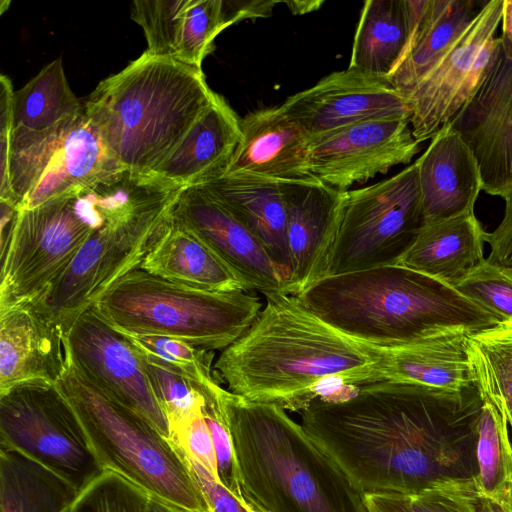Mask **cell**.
I'll return each mask as SVG.
<instances>
[{"mask_svg":"<svg viewBox=\"0 0 512 512\" xmlns=\"http://www.w3.org/2000/svg\"><path fill=\"white\" fill-rule=\"evenodd\" d=\"M502 6L488 1L406 96L418 142L431 139L478 92L500 48Z\"/></svg>","mask_w":512,"mask_h":512,"instance_id":"obj_13","label":"cell"},{"mask_svg":"<svg viewBox=\"0 0 512 512\" xmlns=\"http://www.w3.org/2000/svg\"><path fill=\"white\" fill-rule=\"evenodd\" d=\"M172 441L187 459L199 463L219 482L214 445L203 411L192 418Z\"/></svg>","mask_w":512,"mask_h":512,"instance_id":"obj_41","label":"cell"},{"mask_svg":"<svg viewBox=\"0 0 512 512\" xmlns=\"http://www.w3.org/2000/svg\"><path fill=\"white\" fill-rule=\"evenodd\" d=\"M209 512H213V511L211 510V511H209Z\"/></svg>","mask_w":512,"mask_h":512,"instance_id":"obj_52","label":"cell"},{"mask_svg":"<svg viewBox=\"0 0 512 512\" xmlns=\"http://www.w3.org/2000/svg\"><path fill=\"white\" fill-rule=\"evenodd\" d=\"M481 404L476 388L450 394L383 380L315 400L301 425L364 494L412 496L438 479L475 474L466 444H475Z\"/></svg>","mask_w":512,"mask_h":512,"instance_id":"obj_1","label":"cell"},{"mask_svg":"<svg viewBox=\"0 0 512 512\" xmlns=\"http://www.w3.org/2000/svg\"><path fill=\"white\" fill-rule=\"evenodd\" d=\"M466 330H450L413 343L376 347L378 380L460 394L475 389Z\"/></svg>","mask_w":512,"mask_h":512,"instance_id":"obj_25","label":"cell"},{"mask_svg":"<svg viewBox=\"0 0 512 512\" xmlns=\"http://www.w3.org/2000/svg\"><path fill=\"white\" fill-rule=\"evenodd\" d=\"M264 296L252 325L214 363L229 392L302 412L315 400L339 399L348 386L379 381L375 346L330 327L294 295Z\"/></svg>","mask_w":512,"mask_h":512,"instance_id":"obj_2","label":"cell"},{"mask_svg":"<svg viewBox=\"0 0 512 512\" xmlns=\"http://www.w3.org/2000/svg\"><path fill=\"white\" fill-rule=\"evenodd\" d=\"M296 297L343 335L382 348L501 322L454 287L401 265L328 275Z\"/></svg>","mask_w":512,"mask_h":512,"instance_id":"obj_3","label":"cell"},{"mask_svg":"<svg viewBox=\"0 0 512 512\" xmlns=\"http://www.w3.org/2000/svg\"><path fill=\"white\" fill-rule=\"evenodd\" d=\"M290 276L284 293L297 296L326 276L346 192L316 178L281 182Z\"/></svg>","mask_w":512,"mask_h":512,"instance_id":"obj_18","label":"cell"},{"mask_svg":"<svg viewBox=\"0 0 512 512\" xmlns=\"http://www.w3.org/2000/svg\"><path fill=\"white\" fill-rule=\"evenodd\" d=\"M64 346L66 355L91 382L170 439L168 422L155 398L141 355L95 307L73 323Z\"/></svg>","mask_w":512,"mask_h":512,"instance_id":"obj_14","label":"cell"},{"mask_svg":"<svg viewBox=\"0 0 512 512\" xmlns=\"http://www.w3.org/2000/svg\"><path fill=\"white\" fill-rule=\"evenodd\" d=\"M148 512H186L165 504L163 502L157 501L155 499H151L148 507Z\"/></svg>","mask_w":512,"mask_h":512,"instance_id":"obj_49","label":"cell"},{"mask_svg":"<svg viewBox=\"0 0 512 512\" xmlns=\"http://www.w3.org/2000/svg\"><path fill=\"white\" fill-rule=\"evenodd\" d=\"M65 336L36 301L0 309V395L55 385L66 368Z\"/></svg>","mask_w":512,"mask_h":512,"instance_id":"obj_20","label":"cell"},{"mask_svg":"<svg viewBox=\"0 0 512 512\" xmlns=\"http://www.w3.org/2000/svg\"><path fill=\"white\" fill-rule=\"evenodd\" d=\"M289 8V10L295 14H306L315 11L320 8L324 3L320 0H301V1H285L283 2Z\"/></svg>","mask_w":512,"mask_h":512,"instance_id":"obj_48","label":"cell"},{"mask_svg":"<svg viewBox=\"0 0 512 512\" xmlns=\"http://www.w3.org/2000/svg\"><path fill=\"white\" fill-rule=\"evenodd\" d=\"M408 37L404 0H367L355 31L349 68L386 78Z\"/></svg>","mask_w":512,"mask_h":512,"instance_id":"obj_31","label":"cell"},{"mask_svg":"<svg viewBox=\"0 0 512 512\" xmlns=\"http://www.w3.org/2000/svg\"><path fill=\"white\" fill-rule=\"evenodd\" d=\"M488 0H404L408 37L387 81L406 96Z\"/></svg>","mask_w":512,"mask_h":512,"instance_id":"obj_24","label":"cell"},{"mask_svg":"<svg viewBox=\"0 0 512 512\" xmlns=\"http://www.w3.org/2000/svg\"><path fill=\"white\" fill-rule=\"evenodd\" d=\"M94 307L116 329L223 351L249 329L263 303L250 291L198 289L139 268L119 280Z\"/></svg>","mask_w":512,"mask_h":512,"instance_id":"obj_8","label":"cell"},{"mask_svg":"<svg viewBox=\"0 0 512 512\" xmlns=\"http://www.w3.org/2000/svg\"><path fill=\"white\" fill-rule=\"evenodd\" d=\"M130 17L142 27L148 53L199 68L233 25L225 0H135Z\"/></svg>","mask_w":512,"mask_h":512,"instance_id":"obj_21","label":"cell"},{"mask_svg":"<svg viewBox=\"0 0 512 512\" xmlns=\"http://www.w3.org/2000/svg\"><path fill=\"white\" fill-rule=\"evenodd\" d=\"M454 288L500 321L512 319V271L486 258Z\"/></svg>","mask_w":512,"mask_h":512,"instance_id":"obj_39","label":"cell"},{"mask_svg":"<svg viewBox=\"0 0 512 512\" xmlns=\"http://www.w3.org/2000/svg\"><path fill=\"white\" fill-rule=\"evenodd\" d=\"M222 405L243 499L264 512H369L365 494L284 409L227 389Z\"/></svg>","mask_w":512,"mask_h":512,"instance_id":"obj_4","label":"cell"},{"mask_svg":"<svg viewBox=\"0 0 512 512\" xmlns=\"http://www.w3.org/2000/svg\"><path fill=\"white\" fill-rule=\"evenodd\" d=\"M484 82L450 122L473 153L482 191L512 198V46L501 38Z\"/></svg>","mask_w":512,"mask_h":512,"instance_id":"obj_16","label":"cell"},{"mask_svg":"<svg viewBox=\"0 0 512 512\" xmlns=\"http://www.w3.org/2000/svg\"><path fill=\"white\" fill-rule=\"evenodd\" d=\"M477 512H502L494 504L485 498L480 497L477 505Z\"/></svg>","mask_w":512,"mask_h":512,"instance_id":"obj_50","label":"cell"},{"mask_svg":"<svg viewBox=\"0 0 512 512\" xmlns=\"http://www.w3.org/2000/svg\"><path fill=\"white\" fill-rule=\"evenodd\" d=\"M501 22L502 34L500 38L512 46V0H503Z\"/></svg>","mask_w":512,"mask_h":512,"instance_id":"obj_47","label":"cell"},{"mask_svg":"<svg viewBox=\"0 0 512 512\" xmlns=\"http://www.w3.org/2000/svg\"><path fill=\"white\" fill-rule=\"evenodd\" d=\"M84 103L72 92L61 58L55 59L13 95V129L46 131L79 116Z\"/></svg>","mask_w":512,"mask_h":512,"instance_id":"obj_33","label":"cell"},{"mask_svg":"<svg viewBox=\"0 0 512 512\" xmlns=\"http://www.w3.org/2000/svg\"><path fill=\"white\" fill-rule=\"evenodd\" d=\"M78 493L39 462L0 446V512H69Z\"/></svg>","mask_w":512,"mask_h":512,"instance_id":"obj_30","label":"cell"},{"mask_svg":"<svg viewBox=\"0 0 512 512\" xmlns=\"http://www.w3.org/2000/svg\"><path fill=\"white\" fill-rule=\"evenodd\" d=\"M415 163L425 223L474 212L475 202L482 191L479 166L450 123L431 138L429 146Z\"/></svg>","mask_w":512,"mask_h":512,"instance_id":"obj_23","label":"cell"},{"mask_svg":"<svg viewBox=\"0 0 512 512\" xmlns=\"http://www.w3.org/2000/svg\"><path fill=\"white\" fill-rule=\"evenodd\" d=\"M474 480L480 497L512 512V441L498 409L482 401L475 426Z\"/></svg>","mask_w":512,"mask_h":512,"instance_id":"obj_32","label":"cell"},{"mask_svg":"<svg viewBox=\"0 0 512 512\" xmlns=\"http://www.w3.org/2000/svg\"><path fill=\"white\" fill-rule=\"evenodd\" d=\"M424 223L415 162L390 178L348 190L326 276L397 265Z\"/></svg>","mask_w":512,"mask_h":512,"instance_id":"obj_11","label":"cell"},{"mask_svg":"<svg viewBox=\"0 0 512 512\" xmlns=\"http://www.w3.org/2000/svg\"><path fill=\"white\" fill-rule=\"evenodd\" d=\"M140 269L174 283L208 291H252L209 246L174 220L146 255Z\"/></svg>","mask_w":512,"mask_h":512,"instance_id":"obj_29","label":"cell"},{"mask_svg":"<svg viewBox=\"0 0 512 512\" xmlns=\"http://www.w3.org/2000/svg\"><path fill=\"white\" fill-rule=\"evenodd\" d=\"M143 362L155 398L168 422L172 440L192 418L202 413L203 394L200 386L186 377L153 362L144 359Z\"/></svg>","mask_w":512,"mask_h":512,"instance_id":"obj_36","label":"cell"},{"mask_svg":"<svg viewBox=\"0 0 512 512\" xmlns=\"http://www.w3.org/2000/svg\"><path fill=\"white\" fill-rule=\"evenodd\" d=\"M281 106L309 141L362 121L411 116L407 100L386 78L349 67L289 96Z\"/></svg>","mask_w":512,"mask_h":512,"instance_id":"obj_17","label":"cell"},{"mask_svg":"<svg viewBox=\"0 0 512 512\" xmlns=\"http://www.w3.org/2000/svg\"><path fill=\"white\" fill-rule=\"evenodd\" d=\"M151 499L121 475L103 470L79 491L69 512H148Z\"/></svg>","mask_w":512,"mask_h":512,"instance_id":"obj_37","label":"cell"},{"mask_svg":"<svg viewBox=\"0 0 512 512\" xmlns=\"http://www.w3.org/2000/svg\"><path fill=\"white\" fill-rule=\"evenodd\" d=\"M466 349L481 400L498 409L512 433V319L468 334Z\"/></svg>","mask_w":512,"mask_h":512,"instance_id":"obj_34","label":"cell"},{"mask_svg":"<svg viewBox=\"0 0 512 512\" xmlns=\"http://www.w3.org/2000/svg\"><path fill=\"white\" fill-rule=\"evenodd\" d=\"M116 330L134 346L144 360L176 372L200 387L215 379L212 370L214 352L211 350L171 337Z\"/></svg>","mask_w":512,"mask_h":512,"instance_id":"obj_35","label":"cell"},{"mask_svg":"<svg viewBox=\"0 0 512 512\" xmlns=\"http://www.w3.org/2000/svg\"><path fill=\"white\" fill-rule=\"evenodd\" d=\"M278 3L281 2L270 0H226L228 12L234 24L245 19L269 17L272 14L274 6H276Z\"/></svg>","mask_w":512,"mask_h":512,"instance_id":"obj_45","label":"cell"},{"mask_svg":"<svg viewBox=\"0 0 512 512\" xmlns=\"http://www.w3.org/2000/svg\"><path fill=\"white\" fill-rule=\"evenodd\" d=\"M179 186L156 174L117 172L104 216L63 274L36 301L66 337L73 323L139 269L173 220Z\"/></svg>","mask_w":512,"mask_h":512,"instance_id":"obj_6","label":"cell"},{"mask_svg":"<svg viewBox=\"0 0 512 512\" xmlns=\"http://www.w3.org/2000/svg\"><path fill=\"white\" fill-rule=\"evenodd\" d=\"M199 186L259 239L278 267L285 288L290 276V258L281 182L245 173H226Z\"/></svg>","mask_w":512,"mask_h":512,"instance_id":"obj_27","label":"cell"},{"mask_svg":"<svg viewBox=\"0 0 512 512\" xmlns=\"http://www.w3.org/2000/svg\"><path fill=\"white\" fill-rule=\"evenodd\" d=\"M365 501L369 512H410L402 495L365 493Z\"/></svg>","mask_w":512,"mask_h":512,"instance_id":"obj_46","label":"cell"},{"mask_svg":"<svg viewBox=\"0 0 512 512\" xmlns=\"http://www.w3.org/2000/svg\"><path fill=\"white\" fill-rule=\"evenodd\" d=\"M214 96L202 68L145 51L102 80L84 111L122 169L153 174Z\"/></svg>","mask_w":512,"mask_h":512,"instance_id":"obj_5","label":"cell"},{"mask_svg":"<svg viewBox=\"0 0 512 512\" xmlns=\"http://www.w3.org/2000/svg\"><path fill=\"white\" fill-rule=\"evenodd\" d=\"M490 254L486 260L512 271V198L505 200L502 220L492 231L486 233Z\"/></svg>","mask_w":512,"mask_h":512,"instance_id":"obj_44","label":"cell"},{"mask_svg":"<svg viewBox=\"0 0 512 512\" xmlns=\"http://www.w3.org/2000/svg\"><path fill=\"white\" fill-rule=\"evenodd\" d=\"M56 385L102 470L121 475L152 499L180 510L211 511L189 461L173 441L91 382L67 355Z\"/></svg>","mask_w":512,"mask_h":512,"instance_id":"obj_7","label":"cell"},{"mask_svg":"<svg viewBox=\"0 0 512 512\" xmlns=\"http://www.w3.org/2000/svg\"><path fill=\"white\" fill-rule=\"evenodd\" d=\"M0 446L39 462L79 491L103 471L56 384H26L0 395Z\"/></svg>","mask_w":512,"mask_h":512,"instance_id":"obj_12","label":"cell"},{"mask_svg":"<svg viewBox=\"0 0 512 512\" xmlns=\"http://www.w3.org/2000/svg\"><path fill=\"white\" fill-rule=\"evenodd\" d=\"M122 169L85 111L41 132L13 129L7 190L0 200L35 208Z\"/></svg>","mask_w":512,"mask_h":512,"instance_id":"obj_10","label":"cell"},{"mask_svg":"<svg viewBox=\"0 0 512 512\" xmlns=\"http://www.w3.org/2000/svg\"><path fill=\"white\" fill-rule=\"evenodd\" d=\"M240 126L241 140L226 173L280 182L314 178L309 138L281 105L248 113Z\"/></svg>","mask_w":512,"mask_h":512,"instance_id":"obj_22","label":"cell"},{"mask_svg":"<svg viewBox=\"0 0 512 512\" xmlns=\"http://www.w3.org/2000/svg\"><path fill=\"white\" fill-rule=\"evenodd\" d=\"M198 485L213 512H249L231 492L219 483L203 466L188 459Z\"/></svg>","mask_w":512,"mask_h":512,"instance_id":"obj_43","label":"cell"},{"mask_svg":"<svg viewBox=\"0 0 512 512\" xmlns=\"http://www.w3.org/2000/svg\"><path fill=\"white\" fill-rule=\"evenodd\" d=\"M112 175L16 211L1 240L0 309L37 299L63 274L103 220Z\"/></svg>","mask_w":512,"mask_h":512,"instance_id":"obj_9","label":"cell"},{"mask_svg":"<svg viewBox=\"0 0 512 512\" xmlns=\"http://www.w3.org/2000/svg\"><path fill=\"white\" fill-rule=\"evenodd\" d=\"M241 119L219 94L154 171L179 186L203 185L226 174L241 140Z\"/></svg>","mask_w":512,"mask_h":512,"instance_id":"obj_26","label":"cell"},{"mask_svg":"<svg viewBox=\"0 0 512 512\" xmlns=\"http://www.w3.org/2000/svg\"><path fill=\"white\" fill-rule=\"evenodd\" d=\"M404 497L410 512H477L480 499L474 475L438 479Z\"/></svg>","mask_w":512,"mask_h":512,"instance_id":"obj_40","label":"cell"},{"mask_svg":"<svg viewBox=\"0 0 512 512\" xmlns=\"http://www.w3.org/2000/svg\"><path fill=\"white\" fill-rule=\"evenodd\" d=\"M14 88L10 78L0 76V196L7 190L8 165L13 123Z\"/></svg>","mask_w":512,"mask_h":512,"instance_id":"obj_42","label":"cell"},{"mask_svg":"<svg viewBox=\"0 0 512 512\" xmlns=\"http://www.w3.org/2000/svg\"><path fill=\"white\" fill-rule=\"evenodd\" d=\"M419 144L407 118L358 122L310 141L311 174L334 189L348 191L410 163L420 151Z\"/></svg>","mask_w":512,"mask_h":512,"instance_id":"obj_15","label":"cell"},{"mask_svg":"<svg viewBox=\"0 0 512 512\" xmlns=\"http://www.w3.org/2000/svg\"><path fill=\"white\" fill-rule=\"evenodd\" d=\"M173 220L209 246L251 290L284 292V280L259 239L202 186L184 187Z\"/></svg>","mask_w":512,"mask_h":512,"instance_id":"obj_19","label":"cell"},{"mask_svg":"<svg viewBox=\"0 0 512 512\" xmlns=\"http://www.w3.org/2000/svg\"><path fill=\"white\" fill-rule=\"evenodd\" d=\"M486 233L474 212L425 223L397 265L454 287L485 259Z\"/></svg>","mask_w":512,"mask_h":512,"instance_id":"obj_28","label":"cell"},{"mask_svg":"<svg viewBox=\"0 0 512 512\" xmlns=\"http://www.w3.org/2000/svg\"><path fill=\"white\" fill-rule=\"evenodd\" d=\"M200 389L204 397L202 411L214 445L219 483L241 501L243 497L238 480L235 453L222 405L224 388L215 378Z\"/></svg>","mask_w":512,"mask_h":512,"instance_id":"obj_38","label":"cell"},{"mask_svg":"<svg viewBox=\"0 0 512 512\" xmlns=\"http://www.w3.org/2000/svg\"><path fill=\"white\" fill-rule=\"evenodd\" d=\"M240 502H242V504L249 510V512H264L262 509L248 500L242 499Z\"/></svg>","mask_w":512,"mask_h":512,"instance_id":"obj_51","label":"cell"}]
</instances>
